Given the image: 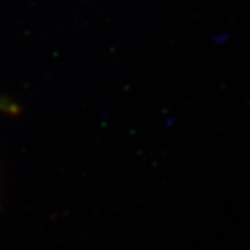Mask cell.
Here are the masks:
<instances>
[{"instance_id": "1", "label": "cell", "mask_w": 250, "mask_h": 250, "mask_svg": "<svg viewBox=\"0 0 250 250\" xmlns=\"http://www.w3.org/2000/svg\"><path fill=\"white\" fill-rule=\"evenodd\" d=\"M229 41H231V35L229 32H225V31H215L210 35V43L217 49L227 46Z\"/></svg>"}]
</instances>
